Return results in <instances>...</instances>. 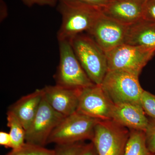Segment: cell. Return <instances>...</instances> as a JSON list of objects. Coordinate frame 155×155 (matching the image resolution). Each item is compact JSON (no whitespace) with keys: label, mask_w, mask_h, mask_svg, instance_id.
<instances>
[{"label":"cell","mask_w":155,"mask_h":155,"mask_svg":"<svg viewBox=\"0 0 155 155\" xmlns=\"http://www.w3.org/2000/svg\"><path fill=\"white\" fill-rule=\"evenodd\" d=\"M62 22L57 33L58 41H70L88 32L101 14V9L77 2L58 1Z\"/></svg>","instance_id":"obj_1"},{"label":"cell","mask_w":155,"mask_h":155,"mask_svg":"<svg viewBox=\"0 0 155 155\" xmlns=\"http://www.w3.org/2000/svg\"><path fill=\"white\" fill-rule=\"evenodd\" d=\"M85 73L95 84L101 85L108 71L106 53L87 35H78L70 41Z\"/></svg>","instance_id":"obj_2"},{"label":"cell","mask_w":155,"mask_h":155,"mask_svg":"<svg viewBox=\"0 0 155 155\" xmlns=\"http://www.w3.org/2000/svg\"><path fill=\"white\" fill-rule=\"evenodd\" d=\"M100 121L76 111L65 117L54 129L47 144H69L86 140L91 141L95 128Z\"/></svg>","instance_id":"obj_3"},{"label":"cell","mask_w":155,"mask_h":155,"mask_svg":"<svg viewBox=\"0 0 155 155\" xmlns=\"http://www.w3.org/2000/svg\"><path fill=\"white\" fill-rule=\"evenodd\" d=\"M138 77L122 70H108L101 86L114 104L130 103L141 105L144 90Z\"/></svg>","instance_id":"obj_4"},{"label":"cell","mask_w":155,"mask_h":155,"mask_svg":"<svg viewBox=\"0 0 155 155\" xmlns=\"http://www.w3.org/2000/svg\"><path fill=\"white\" fill-rule=\"evenodd\" d=\"M58 42L60 61L54 76L56 84L78 89L93 84L75 55L70 41Z\"/></svg>","instance_id":"obj_5"},{"label":"cell","mask_w":155,"mask_h":155,"mask_svg":"<svg viewBox=\"0 0 155 155\" xmlns=\"http://www.w3.org/2000/svg\"><path fill=\"white\" fill-rule=\"evenodd\" d=\"M108 70H122L139 77L155 55V49L124 44L106 53Z\"/></svg>","instance_id":"obj_6"},{"label":"cell","mask_w":155,"mask_h":155,"mask_svg":"<svg viewBox=\"0 0 155 155\" xmlns=\"http://www.w3.org/2000/svg\"><path fill=\"white\" fill-rule=\"evenodd\" d=\"M130 132L113 119L100 120L91 142L98 155H124Z\"/></svg>","instance_id":"obj_7"},{"label":"cell","mask_w":155,"mask_h":155,"mask_svg":"<svg viewBox=\"0 0 155 155\" xmlns=\"http://www.w3.org/2000/svg\"><path fill=\"white\" fill-rule=\"evenodd\" d=\"M43 98L35 117L25 130V142L45 147L54 129L65 118Z\"/></svg>","instance_id":"obj_8"},{"label":"cell","mask_w":155,"mask_h":155,"mask_svg":"<svg viewBox=\"0 0 155 155\" xmlns=\"http://www.w3.org/2000/svg\"><path fill=\"white\" fill-rule=\"evenodd\" d=\"M114 103L101 85L94 84L81 89L77 111L100 120L111 119Z\"/></svg>","instance_id":"obj_9"},{"label":"cell","mask_w":155,"mask_h":155,"mask_svg":"<svg viewBox=\"0 0 155 155\" xmlns=\"http://www.w3.org/2000/svg\"><path fill=\"white\" fill-rule=\"evenodd\" d=\"M128 27L102 12L87 33L106 53L125 44Z\"/></svg>","instance_id":"obj_10"},{"label":"cell","mask_w":155,"mask_h":155,"mask_svg":"<svg viewBox=\"0 0 155 155\" xmlns=\"http://www.w3.org/2000/svg\"><path fill=\"white\" fill-rule=\"evenodd\" d=\"M146 1L111 0L101 11L105 16L129 26L143 19Z\"/></svg>","instance_id":"obj_11"},{"label":"cell","mask_w":155,"mask_h":155,"mask_svg":"<svg viewBox=\"0 0 155 155\" xmlns=\"http://www.w3.org/2000/svg\"><path fill=\"white\" fill-rule=\"evenodd\" d=\"M81 89L46 86L43 88L44 97L55 110L66 117L77 111Z\"/></svg>","instance_id":"obj_12"},{"label":"cell","mask_w":155,"mask_h":155,"mask_svg":"<svg viewBox=\"0 0 155 155\" xmlns=\"http://www.w3.org/2000/svg\"><path fill=\"white\" fill-rule=\"evenodd\" d=\"M147 116L140 105L121 103L114 104L111 118L130 130L145 131L148 123Z\"/></svg>","instance_id":"obj_13"},{"label":"cell","mask_w":155,"mask_h":155,"mask_svg":"<svg viewBox=\"0 0 155 155\" xmlns=\"http://www.w3.org/2000/svg\"><path fill=\"white\" fill-rule=\"evenodd\" d=\"M44 96L43 88L21 97L9 107L11 111L19 119L26 130L36 116Z\"/></svg>","instance_id":"obj_14"},{"label":"cell","mask_w":155,"mask_h":155,"mask_svg":"<svg viewBox=\"0 0 155 155\" xmlns=\"http://www.w3.org/2000/svg\"><path fill=\"white\" fill-rule=\"evenodd\" d=\"M125 44L155 49V23L143 19L129 25Z\"/></svg>","instance_id":"obj_15"},{"label":"cell","mask_w":155,"mask_h":155,"mask_svg":"<svg viewBox=\"0 0 155 155\" xmlns=\"http://www.w3.org/2000/svg\"><path fill=\"white\" fill-rule=\"evenodd\" d=\"M130 131L124 155H155L147 147L144 131Z\"/></svg>","instance_id":"obj_16"},{"label":"cell","mask_w":155,"mask_h":155,"mask_svg":"<svg viewBox=\"0 0 155 155\" xmlns=\"http://www.w3.org/2000/svg\"><path fill=\"white\" fill-rule=\"evenodd\" d=\"M7 125L10 128L12 150L19 149L25 143V130L17 117L11 111L7 113Z\"/></svg>","instance_id":"obj_17"},{"label":"cell","mask_w":155,"mask_h":155,"mask_svg":"<svg viewBox=\"0 0 155 155\" xmlns=\"http://www.w3.org/2000/svg\"><path fill=\"white\" fill-rule=\"evenodd\" d=\"M55 150L25 143L19 149L12 150L5 155H55Z\"/></svg>","instance_id":"obj_18"},{"label":"cell","mask_w":155,"mask_h":155,"mask_svg":"<svg viewBox=\"0 0 155 155\" xmlns=\"http://www.w3.org/2000/svg\"><path fill=\"white\" fill-rule=\"evenodd\" d=\"M140 102L147 116L155 119V95L146 91H143Z\"/></svg>","instance_id":"obj_19"},{"label":"cell","mask_w":155,"mask_h":155,"mask_svg":"<svg viewBox=\"0 0 155 155\" xmlns=\"http://www.w3.org/2000/svg\"><path fill=\"white\" fill-rule=\"evenodd\" d=\"M144 132L147 147L155 153V119L148 117V123Z\"/></svg>","instance_id":"obj_20"},{"label":"cell","mask_w":155,"mask_h":155,"mask_svg":"<svg viewBox=\"0 0 155 155\" xmlns=\"http://www.w3.org/2000/svg\"><path fill=\"white\" fill-rule=\"evenodd\" d=\"M83 143H76L73 144L56 145L55 155H76Z\"/></svg>","instance_id":"obj_21"},{"label":"cell","mask_w":155,"mask_h":155,"mask_svg":"<svg viewBox=\"0 0 155 155\" xmlns=\"http://www.w3.org/2000/svg\"><path fill=\"white\" fill-rule=\"evenodd\" d=\"M143 19L155 23V0L146 1Z\"/></svg>","instance_id":"obj_22"},{"label":"cell","mask_w":155,"mask_h":155,"mask_svg":"<svg viewBox=\"0 0 155 155\" xmlns=\"http://www.w3.org/2000/svg\"><path fill=\"white\" fill-rule=\"evenodd\" d=\"M58 1L77 2L102 9L107 5L111 0H58Z\"/></svg>","instance_id":"obj_23"},{"label":"cell","mask_w":155,"mask_h":155,"mask_svg":"<svg viewBox=\"0 0 155 155\" xmlns=\"http://www.w3.org/2000/svg\"><path fill=\"white\" fill-rule=\"evenodd\" d=\"M27 7H31L34 5L48 6L54 7L58 2V0H21Z\"/></svg>","instance_id":"obj_24"},{"label":"cell","mask_w":155,"mask_h":155,"mask_svg":"<svg viewBox=\"0 0 155 155\" xmlns=\"http://www.w3.org/2000/svg\"><path fill=\"white\" fill-rule=\"evenodd\" d=\"M76 155H98L93 143H90L82 145Z\"/></svg>","instance_id":"obj_25"},{"label":"cell","mask_w":155,"mask_h":155,"mask_svg":"<svg viewBox=\"0 0 155 155\" xmlns=\"http://www.w3.org/2000/svg\"><path fill=\"white\" fill-rule=\"evenodd\" d=\"M0 145L7 148H12V140L10 134L3 131L0 132Z\"/></svg>","instance_id":"obj_26"},{"label":"cell","mask_w":155,"mask_h":155,"mask_svg":"<svg viewBox=\"0 0 155 155\" xmlns=\"http://www.w3.org/2000/svg\"><path fill=\"white\" fill-rule=\"evenodd\" d=\"M8 8L6 3L3 0L0 2V20L3 21L8 16Z\"/></svg>","instance_id":"obj_27"}]
</instances>
